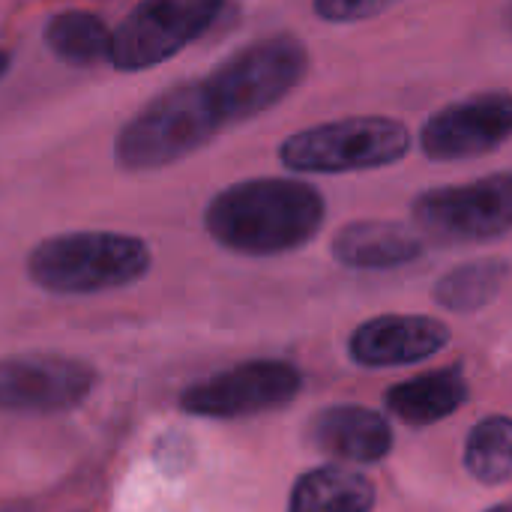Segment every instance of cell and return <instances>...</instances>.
Segmentation results:
<instances>
[{"label": "cell", "instance_id": "obj_1", "mask_svg": "<svg viewBox=\"0 0 512 512\" xmlns=\"http://www.w3.org/2000/svg\"><path fill=\"white\" fill-rule=\"evenodd\" d=\"M324 195L291 177H252L216 192L204 210L207 234L228 252L273 258L312 243L324 225Z\"/></svg>", "mask_w": 512, "mask_h": 512}, {"label": "cell", "instance_id": "obj_2", "mask_svg": "<svg viewBox=\"0 0 512 512\" xmlns=\"http://www.w3.org/2000/svg\"><path fill=\"white\" fill-rule=\"evenodd\" d=\"M147 240L120 231H69L36 243L27 276L48 294H102L141 282L150 273Z\"/></svg>", "mask_w": 512, "mask_h": 512}, {"label": "cell", "instance_id": "obj_3", "mask_svg": "<svg viewBox=\"0 0 512 512\" xmlns=\"http://www.w3.org/2000/svg\"><path fill=\"white\" fill-rule=\"evenodd\" d=\"M306 75V42L294 33H273L237 48L222 63H216L201 81L225 132L276 108L303 84Z\"/></svg>", "mask_w": 512, "mask_h": 512}, {"label": "cell", "instance_id": "obj_4", "mask_svg": "<svg viewBox=\"0 0 512 512\" xmlns=\"http://www.w3.org/2000/svg\"><path fill=\"white\" fill-rule=\"evenodd\" d=\"M222 126L201 78L156 93L123 123L114 138V162L123 171H159L204 150Z\"/></svg>", "mask_w": 512, "mask_h": 512}, {"label": "cell", "instance_id": "obj_5", "mask_svg": "<svg viewBox=\"0 0 512 512\" xmlns=\"http://www.w3.org/2000/svg\"><path fill=\"white\" fill-rule=\"evenodd\" d=\"M411 150V132L402 120L342 117L288 135L279 144V162L300 174H348L396 165Z\"/></svg>", "mask_w": 512, "mask_h": 512}, {"label": "cell", "instance_id": "obj_6", "mask_svg": "<svg viewBox=\"0 0 512 512\" xmlns=\"http://www.w3.org/2000/svg\"><path fill=\"white\" fill-rule=\"evenodd\" d=\"M225 0H141L111 30L108 63L144 72L198 42L222 15Z\"/></svg>", "mask_w": 512, "mask_h": 512}, {"label": "cell", "instance_id": "obj_7", "mask_svg": "<svg viewBox=\"0 0 512 512\" xmlns=\"http://www.w3.org/2000/svg\"><path fill=\"white\" fill-rule=\"evenodd\" d=\"M414 225L438 243H486L512 231V174L435 186L414 198Z\"/></svg>", "mask_w": 512, "mask_h": 512}, {"label": "cell", "instance_id": "obj_8", "mask_svg": "<svg viewBox=\"0 0 512 512\" xmlns=\"http://www.w3.org/2000/svg\"><path fill=\"white\" fill-rule=\"evenodd\" d=\"M303 375L285 360H249L195 381L183 390L180 408L207 420H240L276 411L297 399Z\"/></svg>", "mask_w": 512, "mask_h": 512}, {"label": "cell", "instance_id": "obj_9", "mask_svg": "<svg viewBox=\"0 0 512 512\" xmlns=\"http://www.w3.org/2000/svg\"><path fill=\"white\" fill-rule=\"evenodd\" d=\"M96 369L63 354L0 357V411L6 414H63L87 402Z\"/></svg>", "mask_w": 512, "mask_h": 512}, {"label": "cell", "instance_id": "obj_10", "mask_svg": "<svg viewBox=\"0 0 512 512\" xmlns=\"http://www.w3.org/2000/svg\"><path fill=\"white\" fill-rule=\"evenodd\" d=\"M512 138V93L486 90L438 108L420 129V150L435 162L480 159Z\"/></svg>", "mask_w": 512, "mask_h": 512}, {"label": "cell", "instance_id": "obj_11", "mask_svg": "<svg viewBox=\"0 0 512 512\" xmlns=\"http://www.w3.org/2000/svg\"><path fill=\"white\" fill-rule=\"evenodd\" d=\"M450 342V327L429 315H378L363 321L348 342L357 366L387 369L435 357Z\"/></svg>", "mask_w": 512, "mask_h": 512}, {"label": "cell", "instance_id": "obj_12", "mask_svg": "<svg viewBox=\"0 0 512 512\" xmlns=\"http://www.w3.org/2000/svg\"><path fill=\"white\" fill-rule=\"evenodd\" d=\"M306 435L315 450L336 462L372 465L393 450L390 423L372 408L360 405H333L318 411Z\"/></svg>", "mask_w": 512, "mask_h": 512}, {"label": "cell", "instance_id": "obj_13", "mask_svg": "<svg viewBox=\"0 0 512 512\" xmlns=\"http://www.w3.org/2000/svg\"><path fill=\"white\" fill-rule=\"evenodd\" d=\"M333 258L351 270H393L423 255V240L399 222H351L330 243Z\"/></svg>", "mask_w": 512, "mask_h": 512}, {"label": "cell", "instance_id": "obj_14", "mask_svg": "<svg viewBox=\"0 0 512 512\" xmlns=\"http://www.w3.org/2000/svg\"><path fill=\"white\" fill-rule=\"evenodd\" d=\"M471 390L459 366L417 375L387 390V408L405 426H432L456 414L468 402Z\"/></svg>", "mask_w": 512, "mask_h": 512}, {"label": "cell", "instance_id": "obj_15", "mask_svg": "<svg viewBox=\"0 0 512 512\" xmlns=\"http://www.w3.org/2000/svg\"><path fill=\"white\" fill-rule=\"evenodd\" d=\"M375 486L342 465H324L306 471L294 489L288 512H372Z\"/></svg>", "mask_w": 512, "mask_h": 512}, {"label": "cell", "instance_id": "obj_16", "mask_svg": "<svg viewBox=\"0 0 512 512\" xmlns=\"http://www.w3.org/2000/svg\"><path fill=\"white\" fill-rule=\"evenodd\" d=\"M42 39L48 51L69 66H96L111 57V30L96 12H57L45 21Z\"/></svg>", "mask_w": 512, "mask_h": 512}, {"label": "cell", "instance_id": "obj_17", "mask_svg": "<svg viewBox=\"0 0 512 512\" xmlns=\"http://www.w3.org/2000/svg\"><path fill=\"white\" fill-rule=\"evenodd\" d=\"M507 279L510 264L504 258H477L453 267L435 285V300L450 312H477L501 294Z\"/></svg>", "mask_w": 512, "mask_h": 512}, {"label": "cell", "instance_id": "obj_18", "mask_svg": "<svg viewBox=\"0 0 512 512\" xmlns=\"http://www.w3.org/2000/svg\"><path fill=\"white\" fill-rule=\"evenodd\" d=\"M465 468L477 483L498 486L512 477V417L480 420L465 444Z\"/></svg>", "mask_w": 512, "mask_h": 512}, {"label": "cell", "instance_id": "obj_19", "mask_svg": "<svg viewBox=\"0 0 512 512\" xmlns=\"http://www.w3.org/2000/svg\"><path fill=\"white\" fill-rule=\"evenodd\" d=\"M402 0H312V9L321 21L330 24H357L375 15H384Z\"/></svg>", "mask_w": 512, "mask_h": 512}, {"label": "cell", "instance_id": "obj_20", "mask_svg": "<svg viewBox=\"0 0 512 512\" xmlns=\"http://www.w3.org/2000/svg\"><path fill=\"white\" fill-rule=\"evenodd\" d=\"M9 66H12V54L6 48H0V78L9 72Z\"/></svg>", "mask_w": 512, "mask_h": 512}, {"label": "cell", "instance_id": "obj_21", "mask_svg": "<svg viewBox=\"0 0 512 512\" xmlns=\"http://www.w3.org/2000/svg\"><path fill=\"white\" fill-rule=\"evenodd\" d=\"M486 512H512V504H501V507H492V510Z\"/></svg>", "mask_w": 512, "mask_h": 512}, {"label": "cell", "instance_id": "obj_22", "mask_svg": "<svg viewBox=\"0 0 512 512\" xmlns=\"http://www.w3.org/2000/svg\"><path fill=\"white\" fill-rule=\"evenodd\" d=\"M507 21H510V27H512V0H510V6H507Z\"/></svg>", "mask_w": 512, "mask_h": 512}]
</instances>
